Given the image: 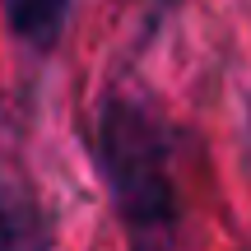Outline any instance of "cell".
<instances>
[{"mask_svg":"<svg viewBox=\"0 0 251 251\" xmlns=\"http://www.w3.org/2000/svg\"><path fill=\"white\" fill-rule=\"evenodd\" d=\"M93 163L112 191L130 251H177L181 186L172 130L135 98H102L93 117Z\"/></svg>","mask_w":251,"mask_h":251,"instance_id":"obj_1","label":"cell"},{"mask_svg":"<svg viewBox=\"0 0 251 251\" xmlns=\"http://www.w3.org/2000/svg\"><path fill=\"white\" fill-rule=\"evenodd\" d=\"M0 5H5V24L19 42L33 51H51L70 24L75 0H0Z\"/></svg>","mask_w":251,"mask_h":251,"instance_id":"obj_3","label":"cell"},{"mask_svg":"<svg viewBox=\"0 0 251 251\" xmlns=\"http://www.w3.org/2000/svg\"><path fill=\"white\" fill-rule=\"evenodd\" d=\"M51 219L24 181L0 172V251H51Z\"/></svg>","mask_w":251,"mask_h":251,"instance_id":"obj_2","label":"cell"}]
</instances>
